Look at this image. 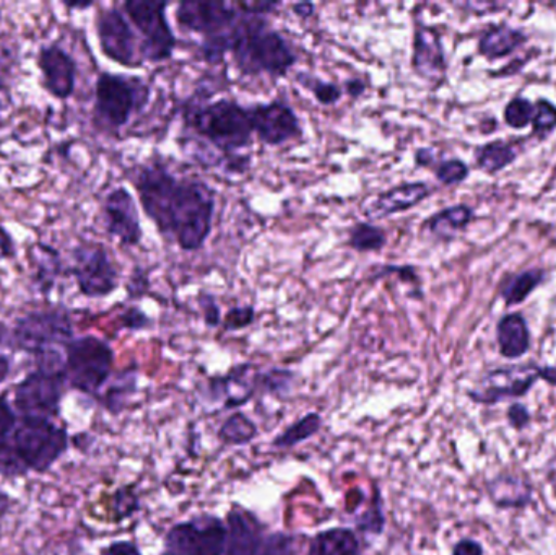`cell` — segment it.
Instances as JSON below:
<instances>
[{
  "instance_id": "cell-1",
  "label": "cell",
  "mask_w": 556,
  "mask_h": 555,
  "mask_svg": "<svg viewBox=\"0 0 556 555\" xmlns=\"http://www.w3.org/2000/svg\"><path fill=\"white\" fill-rule=\"evenodd\" d=\"M143 214L159 234L186 253L202 250L214 228L217 195L201 179L173 175L162 163L142 166L134 178Z\"/></svg>"
},
{
  "instance_id": "cell-2",
  "label": "cell",
  "mask_w": 556,
  "mask_h": 555,
  "mask_svg": "<svg viewBox=\"0 0 556 555\" xmlns=\"http://www.w3.org/2000/svg\"><path fill=\"white\" fill-rule=\"evenodd\" d=\"M228 52L238 71L248 77H285L298 62L293 46L270 26L266 16L247 13L231 31Z\"/></svg>"
},
{
  "instance_id": "cell-3",
  "label": "cell",
  "mask_w": 556,
  "mask_h": 555,
  "mask_svg": "<svg viewBox=\"0 0 556 555\" xmlns=\"http://www.w3.org/2000/svg\"><path fill=\"white\" fill-rule=\"evenodd\" d=\"M182 119L189 130L224 152L227 159L240 155L241 150L250 147L253 140L250 108L241 106L230 98L188 104Z\"/></svg>"
},
{
  "instance_id": "cell-4",
  "label": "cell",
  "mask_w": 556,
  "mask_h": 555,
  "mask_svg": "<svg viewBox=\"0 0 556 555\" xmlns=\"http://www.w3.org/2000/svg\"><path fill=\"white\" fill-rule=\"evenodd\" d=\"M150 94L152 90L142 77L103 72L94 85V124L117 133L149 104Z\"/></svg>"
},
{
  "instance_id": "cell-5",
  "label": "cell",
  "mask_w": 556,
  "mask_h": 555,
  "mask_svg": "<svg viewBox=\"0 0 556 555\" xmlns=\"http://www.w3.org/2000/svg\"><path fill=\"white\" fill-rule=\"evenodd\" d=\"M10 443L28 471L46 472L67 452L68 436L67 430L55 426L51 419L23 417Z\"/></svg>"
},
{
  "instance_id": "cell-6",
  "label": "cell",
  "mask_w": 556,
  "mask_h": 555,
  "mask_svg": "<svg viewBox=\"0 0 556 555\" xmlns=\"http://www.w3.org/2000/svg\"><path fill=\"white\" fill-rule=\"evenodd\" d=\"M113 349L97 336L72 339L65 348V378L74 390L81 393H100L113 374Z\"/></svg>"
},
{
  "instance_id": "cell-7",
  "label": "cell",
  "mask_w": 556,
  "mask_h": 555,
  "mask_svg": "<svg viewBox=\"0 0 556 555\" xmlns=\"http://www.w3.org/2000/svg\"><path fill=\"white\" fill-rule=\"evenodd\" d=\"M169 2L150 0H127L123 9L129 22L140 35V49L143 59L152 64L169 61L175 54L178 38L173 31L166 10Z\"/></svg>"
},
{
  "instance_id": "cell-8",
  "label": "cell",
  "mask_w": 556,
  "mask_h": 555,
  "mask_svg": "<svg viewBox=\"0 0 556 555\" xmlns=\"http://www.w3.org/2000/svg\"><path fill=\"white\" fill-rule=\"evenodd\" d=\"M64 365H38L26 375L13 393V403L23 417L51 419L61 409L65 390Z\"/></svg>"
},
{
  "instance_id": "cell-9",
  "label": "cell",
  "mask_w": 556,
  "mask_h": 555,
  "mask_svg": "<svg viewBox=\"0 0 556 555\" xmlns=\"http://www.w3.org/2000/svg\"><path fill=\"white\" fill-rule=\"evenodd\" d=\"M13 344L26 354L39 355L67 348L74 339L71 316L61 310L33 312L22 316L12 331Z\"/></svg>"
},
{
  "instance_id": "cell-10",
  "label": "cell",
  "mask_w": 556,
  "mask_h": 555,
  "mask_svg": "<svg viewBox=\"0 0 556 555\" xmlns=\"http://www.w3.org/2000/svg\"><path fill=\"white\" fill-rule=\"evenodd\" d=\"M539 380L556 387V368L535 364L496 368L480 380L479 387L469 391V398L473 403L495 406L508 398L526 396Z\"/></svg>"
},
{
  "instance_id": "cell-11",
  "label": "cell",
  "mask_w": 556,
  "mask_h": 555,
  "mask_svg": "<svg viewBox=\"0 0 556 555\" xmlns=\"http://www.w3.org/2000/svg\"><path fill=\"white\" fill-rule=\"evenodd\" d=\"M97 36L104 58L127 68L142 67L140 38L123 10L104 9L97 16Z\"/></svg>"
},
{
  "instance_id": "cell-12",
  "label": "cell",
  "mask_w": 556,
  "mask_h": 555,
  "mask_svg": "<svg viewBox=\"0 0 556 555\" xmlns=\"http://www.w3.org/2000/svg\"><path fill=\"white\" fill-rule=\"evenodd\" d=\"M72 274L87 299H106L119 289V270L103 244L85 243L75 248Z\"/></svg>"
},
{
  "instance_id": "cell-13",
  "label": "cell",
  "mask_w": 556,
  "mask_h": 555,
  "mask_svg": "<svg viewBox=\"0 0 556 555\" xmlns=\"http://www.w3.org/2000/svg\"><path fill=\"white\" fill-rule=\"evenodd\" d=\"M227 527L218 518L182 521L169 528L162 555H224Z\"/></svg>"
},
{
  "instance_id": "cell-14",
  "label": "cell",
  "mask_w": 556,
  "mask_h": 555,
  "mask_svg": "<svg viewBox=\"0 0 556 555\" xmlns=\"http://www.w3.org/2000/svg\"><path fill=\"white\" fill-rule=\"evenodd\" d=\"M241 16L243 12L237 3L224 0H185L176 7V22L181 29L201 35L202 39L227 36Z\"/></svg>"
},
{
  "instance_id": "cell-15",
  "label": "cell",
  "mask_w": 556,
  "mask_h": 555,
  "mask_svg": "<svg viewBox=\"0 0 556 555\" xmlns=\"http://www.w3.org/2000/svg\"><path fill=\"white\" fill-rule=\"evenodd\" d=\"M248 108L254 136L264 146L280 147L303 137L300 117L287 101L276 98L269 103H257Z\"/></svg>"
},
{
  "instance_id": "cell-16",
  "label": "cell",
  "mask_w": 556,
  "mask_h": 555,
  "mask_svg": "<svg viewBox=\"0 0 556 555\" xmlns=\"http://www.w3.org/2000/svg\"><path fill=\"white\" fill-rule=\"evenodd\" d=\"M104 227L123 247L134 248L142 243L143 228L139 207L129 189L119 186L108 192L103 201Z\"/></svg>"
},
{
  "instance_id": "cell-17",
  "label": "cell",
  "mask_w": 556,
  "mask_h": 555,
  "mask_svg": "<svg viewBox=\"0 0 556 555\" xmlns=\"http://www.w3.org/2000/svg\"><path fill=\"white\" fill-rule=\"evenodd\" d=\"M412 68L418 77L433 85H441L446 78V54L440 33L434 26L424 23L415 26Z\"/></svg>"
},
{
  "instance_id": "cell-18",
  "label": "cell",
  "mask_w": 556,
  "mask_h": 555,
  "mask_svg": "<svg viewBox=\"0 0 556 555\" xmlns=\"http://www.w3.org/2000/svg\"><path fill=\"white\" fill-rule=\"evenodd\" d=\"M38 67L42 84L49 94L58 100H68L77 84V64L65 49L58 45L41 48L38 54Z\"/></svg>"
},
{
  "instance_id": "cell-19",
  "label": "cell",
  "mask_w": 556,
  "mask_h": 555,
  "mask_svg": "<svg viewBox=\"0 0 556 555\" xmlns=\"http://www.w3.org/2000/svg\"><path fill=\"white\" fill-rule=\"evenodd\" d=\"M431 188L425 181H405L382 191L363 211L368 222L382 220L392 215L404 214L430 198Z\"/></svg>"
},
{
  "instance_id": "cell-20",
  "label": "cell",
  "mask_w": 556,
  "mask_h": 555,
  "mask_svg": "<svg viewBox=\"0 0 556 555\" xmlns=\"http://www.w3.org/2000/svg\"><path fill=\"white\" fill-rule=\"evenodd\" d=\"M263 528L253 515L235 507L228 514L227 546L224 555H261Z\"/></svg>"
},
{
  "instance_id": "cell-21",
  "label": "cell",
  "mask_w": 556,
  "mask_h": 555,
  "mask_svg": "<svg viewBox=\"0 0 556 555\" xmlns=\"http://www.w3.org/2000/svg\"><path fill=\"white\" fill-rule=\"evenodd\" d=\"M496 338H498L500 354L505 358H521L528 354L531 349V332H529L528 323L525 316L513 313L506 315L498 323L496 329Z\"/></svg>"
},
{
  "instance_id": "cell-22",
  "label": "cell",
  "mask_w": 556,
  "mask_h": 555,
  "mask_svg": "<svg viewBox=\"0 0 556 555\" xmlns=\"http://www.w3.org/2000/svg\"><path fill=\"white\" fill-rule=\"evenodd\" d=\"M307 555H362V550L352 530L330 528L313 538Z\"/></svg>"
},
{
  "instance_id": "cell-23",
  "label": "cell",
  "mask_w": 556,
  "mask_h": 555,
  "mask_svg": "<svg viewBox=\"0 0 556 555\" xmlns=\"http://www.w3.org/2000/svg\"><path fill=\"white\" fill-rule=\"evenodd\" d=\"M525 42V33L508 25H496L483 33L479 41V51L485 58L500 59L511 54Z\"/></svg>"
},
{
  "instance_id": "cell-24",
  "label": "cell",
  "mask_w": 556,
  "mask_h": 555,
  "mask_svg": "<svg viewBox=\"0 0 556 555\" xmlns=\"http://www.w3.org/2000/svg\"><path fill=\"white\" fill-rule=\"evenodd\" d=\"M472 218L473 211L469 205H453V207L443 209V211L431 215L425 222V228H428L430 234L440 238V240L450 241L459 231H463L472 222Z\"/></svg>"
},
{
  "instance_id": "cell-25",
  "label": "cell",
  "mask_w": 556,
  "mask_h": 555,
  "mask_svg": "<svg viewBox=\"0 0 556 555\" xmlns=\"http://www.w3.org/2000/svg\"><path fill=\"white\" fill-rule=\"evenodd\" d=\"M489 495L500 508H522L531 502L532 488L513 476H502L489 484Z\"/></svg>"
},
{
  "instance_id": "cell-26",
  "label": "cell",
  "mask_w": 556,
  "mask_h": 555,
  "mask_svg": "<svg viewBox=\"0 0 556 555\" xmlns=\"http://www.w3.org/2000/svg\"><path fill=\"white\" fill-rule=\"evenodd\" d=\"M346 244L359 254L381 253L388 244V231L372 222H356L349 230Z\"/></svg>"
},
{
  "instance_id": "cell-27",
  "label": "cell",
  "mask_w": 556,
  "mask_h": 555,
  "mask_svg": "<svg viewBox=\"0 0 556 555\" xmlns=\"http://www.w3.org/2000/svg\"><path fill=\"white\" fill-rule=\"evenodd\" d=\"M518 159L515 147L505 142H490L476 150L477 165L486 173L502 172Z\"/></svg>"
},
{
  "instance_id": "cell-28",
  "label": "cell",
  "mask_w": 556,
  "mask_h": 555,
  "mask_svg": "<svg viewBox=\"0 0 556 555\" xmlns=\"http://www.w3.org/2000/svg\"><path fill=\"white\" fill-rule=\"evenodd\" d=\"M323 427V417L317 413H309L300 420L288 427L283 433L274 439L273 445L276 449H293L300 443L306 442L311 437L316 436Z\"/></svg>"
},
{
  "instance_id": "cell-29",
  "label": "cell",
  "mask_w": 556,
  "mask_h": 555,
  "mask_svg": "<svg viewBox=\"0 0 556 555\" xmlns=\"http://www.w3.org/2000/svg\"><path fill=\"white\" fill-rule=\"evenodd\" d=\"M542 270H526L518 276L508 277L503 283L502 295L508 305H518L525 302L544 280Z\"/></svg>"
},
{
  "instance_id": "cell-30",
  "label": "cell",
  "mask_w": 556,
  "mask_h": 555,
  "mask_svg": "<svg viewBox=\"0 0 556 555\" xmlns=\"http://www.w3.org/2000/svg\"><path fill=\"white\" fill-rule=\"evenodd\" d=\"M218 437L228 446L248 445L256 439L257 426L243 413H235L225 420Z\"/></svg>"
},
{
  "instance_id": "cell-31",
  "label": "cell",
  "mask_w": 556,
  "mask_h": 555,
  "mask_svg": "<svg viewBox=\"0 0 556 555\" xmlns=\"http://www.w3.org/2000/svg\"><path fill=\"white\" fill-rule=\"evenodd\" d=\"M294 80H296L301 87L306 88V90L313 94L314 100H316L317 103L324 104V106H332V104L339 103L343 98L342 87L337 85L336 81L323 80L320 77L303 74V72L296 74Z\"/></svg>"
},
{
  "instance_id": "cell-32",
  "label": "cell",
  "mask_w": 556,
  "mask_h": 555,
  "mask_svg": "<svg viewBox=\"0 0 556 555\" xmlns=\"http://www.w3.org/2000/svg\"><path fill=\"white\" fill-rule=\"evenodd\" d=\"M36 276H38V286L41 290L52 289L59 270H61V261L58 253L52 248L38 244L36 247Z\"/></svg>"
},
{
  "instance_id": "cell-33",
  "label": "cell",
  "mask_w": 556,
  "mask_h": 555,
  "mask_svg": "<svg viewBox=\"0 0 556 555\" xmlns=\"http://www.w3.org/2000/svg\"><path fill=\"white\" fill-rule=\"evenodd\" d=\"M534 110L535 104L532 101L526 100V98H515L505 108L506 124L515 127V129H525L526 126L532 123Z\"/></svg>"
},
{
  "instance_id": "cell-34",
  "label": "cell",
  "mask_w": 556,
  "mask_h": 555,
  "mask_svg": "<svg viewBox=\"0 0 556 555\" xmlns=\"http://www.w3.org/2000/svg\"><path fill=\"white\" fill-rule=\"evenodd\" d=\"M434 176L444 186H454L463 182L469 176V166L463 160H444L434 166Z\"/></svg>"
},
{
  "instance_id": "cell-35",
  "label": "cell",
  "mask_w": 556,
  "mask_h": 555,
  "mask_svg": "<svg viewBox=\"0 0 556 555\" xmlns=\"http://www.w3.org/2000/svg\"><path fill=\"white\" fill-rule=\"evenodd\" d=\"M254 321H256V308L253 305H241L228 310L222 325L225 331L237 332L250 328Z\"/></svg>"
},
{
  "instance_id": "cell-36",
  "label": "cell",
  "mask_w": 556,
  "mask_h": 555,
  "mask_svg": "<svg viewBox=\"0 0 556 555\" xmlns=\"http://www.w3.org/2000/svg\"><path fill=\"white\" fill-rule=\"evenodd\" d=\"M534 130L538 136L545 137L556 127V106L547 100H539L535 103L534 117H532Z\"/></svg>"
},
{
  "instance_id": "cell-37",
  "label": "cell",
  "mask_w": 556,
  "mask_h": 555,
  "mask_svg": "<svg viewBox=\"0 0 556 555\" xmlns=\"http://www.w3.org/2000/svg\"><path fill=\"white\" fill-rule=\"evenodd\" d=\"M386 277H397L401 282L408 283V286L417 287L420 283V276H418L417 269L410 266V264H402V266L388 264V266L379 267L376 273H372L371 282L386 279Z\"/></svg>"
},
{
  "instance_id": "cell-38",
  "label": "cell",
  "mask_w": 556,
  "mask_h": 555,
  "mask_svg": "<svg viewBox=\"0 0 556 555\" xmlns=\"http://www.w3.org/2000/svg\"><path fill=\"white\" fill-rule=\"evenodd\" d=\"M26 472H28V469L20 462L12 443H0V475L15 478V476H23Z\"/></svg>"
},
{
  "instance_id": "cell-39",
  "label": "cell",
  "mask_w": 556,
  "mask_h": 555,
  "mask_svg": "<svg viewBox=\"0 0 556 555\" xmlns=\"http://www.w3.org/2000/svg\"><path fill=\"white\" fill-rule=\"evenodd\" d=\"M199 306H201L202 318H204V323L208 328H217V326L222 325L224 318H222L220 305H218L217 299L212 293H199Z\"/></svg>"
},
{
  "instance_id": "cell-40",
  "label": "cell",
  "mask_w": 556,
  "mask_h": 555,
  "mask_svg": "<svg viewBox=\"0 0 556 555\" xmlns=\"http://www.w3.org/2000/svg\"><path fill=\"white\" fill-rule=\"evenodd\" d=\"M291 380H293V374L290 370H280V368H274V370L267 371L266 375L261 377L263 387L266 388L269 393H283L290 388Z\"/></svg>"
},
{
  "instance_id": "cell-41",
  "label": "cell",
  "mask_w": 556,
  "mask_h": 555,
  "mask_svg": "<svg viewBox=\"0 0 556 555\" xmlns=\"http://www.w3.org/2000/svg\"><path fill=\"white\" fill-rule=\"evenodd\" d=\"M261 555H296L294 554L293 538L283 533L273 534L267 538Z\"/></svg>"
},
{
  "instance_id": "cell-42",
  "label": "cell",
  "mask_w": 556,
  "mask_h": 555,
  "mask_svg": "<svg viewBox=\"0 0 556 555\" xmlns=\"http://www.w3.org/2000/svg\"><path fill=\"white\" fill-rule=\"evenodd\" d=\"M121 325L129 331H143V329L150 328L152 318L139 306H132L121 315Z\"/></svg>"
},
{
  "instance_id": "cell-43",
  "label": "cell",
  "mask_w": 556,
  "mask_h": 555,
  "mask_svg": "<svg viewBox=\"0 0 556 555\" xmlns=\"http://www.w3.org/2000/svg\"><path fill=\"white\" fill-rule=\"evenodd\" d=\"M137 508H139V501H137L136 494L129 489H121L114 497V510H116L117 520L130 517Z\"/></svg>"
},
{
  "instance_id": "cell-44",
  "label": "cell",
  "mask_w": 556,
  "mask_h": 555,
  "mask_svg": "<svg viewBox=\"0 0 556 555\" xmlns=\"http://www.w3.org/2000/svg\"><path fill=\"white\" fill-rule=\"evenodd\" d=\"M16 427V414L10 406L7 398L0 396V443L9 442L10 433H13Z\"/></svg>"
},
{
  "instance_id": "cell-45",
  "label": "cell",
  "mask_w": 556,
  "mask_h": 555,
  "mask_svg": "<svg viewBox=\"0 0 556 555\" xmlns=\"http://www.w3.org/2000/svg\"><path fill=\"white\" fill-rule=\"evenodd\" d=\"M531 413H529L528 407L521 403H515L509 406L508 409V422L513 429L516 430H525L528 429L529 424H531Z\"/></svg>"
},
{
  "instance_id": "cell-46",
  "label": "cell",
  "mask_w": 556,
  "mask_h": 555,
  "mask_svg": "<svg viewBox=\"0 0 556 555\" xmlns=\"http://www.w3.org/2000/svg\"><path fill=\"white\" fill-rule=\"evenodd\" d=\"M149 289V276H147L146 270L137 267V269H134L132 276H130L129 283H127V293H129L132 299H139V297L146 295Z\"/></svg>"
},
{
  "instance_id": "cell-47",
  "label": "cell",
  "mask_w": 556,
  "mask_h": 555,
  "mask_svg": "<svg viewBox=\"0 0 556 555\" xmlns=\"http://www.w3.org/2000/svg\"><path fill=\"white\" fill-rule=\"evenodd\" d=\"M237 5L247 15L266 16L267 13H273L274 10L278 9L280 2H270V0L256 2V0H251V2H238Z\"/></svg>"
},
{
  "instance_id": "cell-48",
  "label": "cell",
  "mask_w": 556,
  "mask_h": 555,
  "mask_svg": "<svg viewBox=\"0 0 556 555\" xmlns=\"http://www.w3.org/2000/svg\"><path fill=\"white\" fill-rule=\"evenodd\" d=\"M101 555H142V553L132 541H116L101 550Z\"/></svg>"
},
{
  "instance_id": "cell-49",
  "label": "cell",
  "mask_w": 556,
  "mask_h": 555,
  "mask_svg": "<svg viewBox=\"0 0 556 555\" xmlns=\"http://www.w3.org/2000/svg\"><path fill=\"white\" fill-rule=\"evenodd\" d=\"M343 94H349L352 100H358V98H362L363 94L366 93V84L365 80H362V78H346L345 81H343Z\"/></svg>"
},
{
  "instance_id": "cell-50",
  "label": "cell",
  "mask_w": 556,
  "mask_h": 555,
  "mask_svg": "<svg viewBox=\"0 0 556 555\" xmlns=\"http://www.w3.org/2000/svg\"><path fill=\"white\" fill-rule=\"evenodd\" d=\"M15 254V241L10 237L9 231L0 225V264Z\"/></svg>"
},
{
  "instance_id": "cell-51",
  "label": "cell",
  "mask_w": 556,
  "mask_h": 555,
  "mask_svg": "<svg viewBox=\"0 0 556 555\" xmlns=\"http://www.w3.org/2000/svg\"><path fill=\"white\" fill-rule=\"evenodd\" d=\"M451 555H483V546L473 540H460Z\"/></svg>"
},
{
  "instance_id": "cell-52",
  "label": "cell",
  "mask_w": 556,
  "mask_h": 555,
  "mask_svg": "<svg viewBox=\"0 0 556 555\" xmlns=\"http://www.w3.org/2000/svg\"><path fill=\"white\" fill-rule=\"evenodd\" d=\"M294 15L300 20H307L316 13V5L313 2H298L291 5Z\"/></svg>"
},
{
  "instance_id": "cell-53",
  "label": "cell",
  "mask_w": 556,
  "mask_h": 555,
  "mask_svg": "<svg viewBox=\"0 0 556 555\" xmlns=\"http://www.w3.org/2000/svg\"><path fill=\"white\" fill-rule=\"evenodd\" d=\"M434 162V153L431 149H418L415 152V163L418 166H424V168H428V166L433 165Z\"/></svg>"
},
{
  "instance_id": "cell-54",
  "label": "cell",
  "mask_w": 556,
  "mask_h": 555,
  "mask_svg": "<svg viewBox=\"0 0 556 555\" xmlns=\"http://www.w3.org/2000/svg\"><path fill=\"white\" fill-rule=\"evenodd\" d=\"M10 365H12L10 364V358L0 352V383H3L9 378Z\"/></svg>"
},
{
  "instance_id": "cell-55",
  "label": "cell",
  "mask_w": 556,
  "mask_h": 555,
  "mask_svg": "<svg viewBox=\"0 0 556 555\" xmlns=\"http://www.w3.org/2000/svg\"><path fill=\"white\" fill-rule=\"evenodd\" d=\"M64 5L67 7V9H71V10H85V9H90V7H93V2H84V3L65 2Z\"/></svg>"
}]
</instances>
